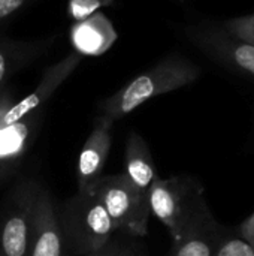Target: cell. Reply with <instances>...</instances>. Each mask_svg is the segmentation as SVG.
<instances>
[{
  "label": "cell",
  "instance_id": "20",
  "mask_svg": "<svg viewBox=\"0 0 254 256\" xmlns=\"http://www.w3.org/2000/svg\"><path fill=\"white\" fill-rule=\"evenodd\" d=\"M237 234L254 249V212L241 222V225L237 230Z\"/></svg>",
  "mask_w": 254,
  "mask_h": 256
},
{
  "label": "cell",
  "instance_id": "10",
  "mask_svg": "<svg viewBox=\"0 0 254 256\" xmlns=\"http://www.w3.org/2000/svg\"><path fill=\"white\" fill-rule=\"evenodd\" d=\"M81 60H82V56H79L78 52L73 51V52L67 54L64 58H61L57 63L51 64L49 68H46L45 72L42 74V78H40L39 84L36 86V88L30 94H27L24 99H21L19 102H15L12 105V108L6 112L1 126L10 124L16 120L25 117L30 112L40 110L42 105L55 93V90L75 72V69L81 63Z\"/></svg>",
  "mask_w": 254,
  "mask_h": 256
},
{
  "label": "cell",
  "instance_id": "14",
  "mask_svg": "<svg viewBox=\"0 0 254 256\" xmlns=\"http://www.w3.org/2000/svg\"><path fill=\"white\" fill-rule=\"evenodd\" d=\"M123 172L138 189L147 194L157 177L150 147L138 132H130L127 138Z\"/></svg>",
  "mask_w": 254,
  "mask_h": 256
},
{
  "label": "cell",
  "instance_id": "19",
  "mask_svg": "<svg viewBox=\"0 0 254 256\" xmlns=\"http://www.w3.org/2000/svg\"><path fill=\"white\" fill-rule=\"evenodd\" d=\"M30 0H0V22L10 20L22 8L28 4Z\"/></svg>",
  "mask_w": 254,
  "mask_h": 256
},
{
  "label": "cell",
  "instance_id": "16",
  "mask_svg": "<svg viewBox=\"0 0 254 256\" xmlns=\"http://www.w3.org/2000/svg\"><path fill=\"white\" fill-rule=\"evenodd\" d=\"M222 26L232 36L254 45V14L226 20L222 22Z\"/></svg>",
  "mask_w": 254,
  "mask_h": 256
},
{
  "label": "cell",
  "instance_id": "21",
  "mask_svg": "<svg viewBox=\"0 0 254 256\" xmlns=\"http://www.w3.org/2000/svg\"><path fill=\"white\" fill-rule=\"evenodd\" d=\"M13 94L7 87H1L0 88V128L3 123V118L6 116V112L12 108L13 105Z\"/></svg>",
  "mask_w": 254,
  "mask_h": 256
},
{
  "label": "cell",
  "instance_id": "1",
  "mask_svg": "<svg viewBox=\"0 0 254 256\" xmlns=\"http://www.w3.org/2000/svg\"><path fill=\"white\" fill-rule=\"evenodd\" d=\"M201 74V66L186 56L169 54L102 100L99 110L102 116L117 122L156 96L193 84Z\"/></svg>",
  "mask_w": 254,
  "mask_h": 256
},
{
  "label": "cell",
  "instance_id": "11",
  "mask_svg": "<svg viewBox=\"0 0 254 256\" xmlns=\"http://www.w3.org/2000/svg\"><path fill=\"white\" fill-rule=\"evenodd\" d=\"M69 33L75 52L90 57L105 54L118 39L112 21L102 10H97L81 21H75Z\"/></svg>",
  "mask_w": 254,
  "mask_h": 256
},
{
  "label": "cell",
  "instance_id": "6",
  "mask_svg": "<svg viewBox=\"0 0 254 256\" xmlns=\"http://www.w3.org/2000/svg\"><path fill=\"white\" fill-rule=\"evenodd\" d=\"M186 34L211 60L254 81V45L232 36L223 28L222 22L201 21L189 26Z\"/></svg>",
  "mask_w": 254,
  "mask_h": 256
},
{
  "label": "cell",
  "instance_id": "7",
  "mask_svg": "<svg viewBox=\"0 0 254 256\" xmlns=\"http://www.w3.org/2000/svg\"><path fill=\"white\" fill-rule=\"evenodd\" d=\"M114 122L106 116H99L93 129L85 140L76 168L78 192H93L94 186L103 176V168L111 150Z\"/></svg>",
  "mask_w": 254,
  "mask_h": 256
},
{
  "label": "cell",
  "instance_id": "9",
  "mask_svg": "<svg viewBox=\"0 0 254 256\" xmlns=\"http://www.w3.org/2000/svg\"><path fill=\"white\" fill-rule=\"evenodd\" d=\"M66 255L67 250L57 216V207L52 201L49 190L40 184L36 198L28 256Z\"/></svg>",
  "mask_w": 254,
  "mask_h": 256
},
{
  "label": "cell",
  "instance_id": "15",
  "mask_svg": "<svg viewBox=\"0 0 254 256\" xmlns=\"http://www.w3.org/2000/svg\"><path fill=\"white\" fill-rule=\"evenodd\" d=\"M129 237L130 236L124 237V234L121 237V236H117V232H114V236L109 238V242L103 248L85 256H148L147 250L141 244L135 243Z\"/></svg>",
  "mask_w": 254,
  "mask_h": 256
},
{
  "label": "cell",
  "instance_id": "22",
  "mask_svg": "<svg viewBox=\"0 0 254 256\" xmlns=\"http://www.w3.org/2000/svg\"><path fill=\"white\" fill-rule=\"evenodd\" d=\"M0 256H3V255H1V252H0Z\"/></svg>",
  "mask_w": 254,
  "mask_h": 256
},
{
  "label": "cell",
  "instance_id": "3",
  "mask_svg": "<svg viewBox=\"0 0 254 256\" xmlns=\"http://www.w3.org/2000/svg\"><path fill=\"white\" fill-rule=\"evenodd\" d=\"M57 216L69 255H90L103 248L115 232L94 190L76 192L57 208Z\"/></svg>",
  "mask_w": 254,
  "mask_h": 256
},
{
  "label": "cell",
  "instance_id": "2",
  "mask_svg": "<svg viewBox=\"0 0 254 256\" xmlns=\"http://www.w3.org/2000/svg\"><path fill=\"white\" fill-rule=\"evenodd\" d=\"M148 202L151 214L168 228L172 240L196 220L213 214L202 183L189 174L169 178L157 176L148 190Z\"/></svg>",
  "mask_w": 254,
  "mask_h": 256
},
{
  "label": "cell",
  "instance_id": "5",
  "mask_svg": "<svg viewBox=\"0 0 254 256\" xmlns=\"http://www.w3.org/2000/svg\"><path fill=\"white\" fill-rule=\"evenodd\" d=\"M40 184L34 180L16 182L0 207V252L3 256H28L36 198Z\"/></svg>",
  "mask_w": 254,
  "mask_h": 256
},
{
  "label": "cell",
  "instance_id": "17",
  "mask_svg": "<svg viewBox=\"0 0 254 256\" xmlns=\"http://www.w3.org/2000/svg\"><path fill=\"white\" fill-rule=\"evenodd\" d=\"M114 0H69L67 2V14L73 21H81L102 8L112 6Z\"/></svg>",
  "mask_w": 254,
  "mask_h": 256
},
{
  "label": "cell",
  "instance_id": "4",
  "mask_svg": "<svg viewBox=\"0 0 254 256\" xmlns=\"http://www.w3.org/2000/svg\"><path fill=\"white\" fill-rule=\"evenodd\" d=\"M94 192L103 204L115 232L145 237L150 224L148 194L138 189L124 172L102 176Z\"/></svg>",
  "mask_w": 254,
  "mask_h": 256
},
{
  "label": "cell",
  "instance_id": "18",
  "mask_svg": "<svg viewBox=\"0 0 254 256\" xmlns=\"http://www.w3.org/2000/svg\"><path fill=\"white\" fill-rule=\"evenodd\" d=\"M216 256H254V249L249 246L237 232L229 231L220 243Z\"/></svg>",
  "mask_w": 254,
  "mask_h": 256
},
{
  "label": "cell",
  "instance_id": "8",
  "mask_svg": "<svg viewBox=\"0 0 254 256\" xmlns=\"http://www.w3.org/2000/svg\"><path fill=\"white\" fill-rule=\"evenodd\" d=\"M42 122L40 110L0 128V184L10 180L28 153Z\"/></svg>",
  "mask_w": 254,
  "mask_h": 256
},
{
  "label": "cell",
  "instance_id": "13",
  "mask_svg": "<svg viewBox=\"0 0 254 256\" xmlns=\"http://www.w3.org/2000/svg\"><path fill=\"white\" fill-rule=\"evenodd\" d=\"M51 39L22 40L0 34V88L49 48Z\"/></svg>",
  "mask_w": 254,
  "mask_h": 256
},
{
  "label": "cell",
  "instance_id": "12",
  "mask_svg": "<svg viewBox=\"0 0 254 256\" xmlns=\"http://www.w3.org/2000/svg\"><path fill=\"white\" fill-rule=\"evenodd\" d=\"M229 231L214 214H208L190 225L178 238L172 240L169 256H216L220 243Z\"/></svg>",
  "mask_w": 254,
  "mask_h": 256
}]
</instances>
